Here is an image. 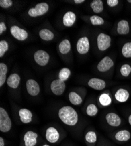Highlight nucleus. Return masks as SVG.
Returning a JSON list of instances; mask_svg holds the SVG:
<instances>
[{
  "instance_id": "nucleus-1",
  "label": "nucleus",
  "mask_w": 131,
  "mask_h": 146,
  "mask_svg": "<svg viewBox=\"0 0 131 146\" xmlns=\"http://www.w3.org/2000/svg\"><path fill=\"white\" fill-rule=\"evenodd\" d=\"M58 116L65 125L69 126L76 125L78 121L77 112L70 106H64L59 109Z\"/></svg>"
},
{
  "instance_id": "nucleus-2",
  "label": "nucleus",
  "mask_w": 131,
  "mask_h": 146,
  "mask_svg": "<svg viewBox=\"0 0 131 146\" xmlns=\"http://www.w3.org/2000/svg\"><path fill=\"white\" fill-rule=\"evenodd\" d=\"M12 127V121L5 109L0 108V131L3 133H7L10 131Z\"/></svg>"
},
{
  "instance_id": "nucleus-3",
  "label": "nucleus",
  "mask_w": 131,
  "mask_h": 146,
  "mask_svg": "<svg viewBox=\"0 0 131 146\" xmlns=\"http://www.w3.org/2000/svg\"><path fill=\"white\" fill-rule=\"evenodd\" d=\"M49 9V5L46 3H39L35 5L34 8H31L28 12V15L31 17H40L46 14Z\"/></svg>"
},
{
  "instance_id": "nucleus-4",
  "label": "nucleus",
  "mask_w": 131,
  "mask_h": 146,
  "mask_svg": "<svg viewBox=\"0 0 131 146\" xmlns=\"http://www.w3.org/2000/svg\"><path fill=\"white\" fill-rule=\"evenodd\" d=\"M111 38L110 36L104 33H101L97 37V45L101 51H105L111 46Z\"/></svg>"
},
{
  "instance_id": "nucleus-5",
  "label": "nucleus",
  "mask_w": 131,
  "mask_h": 146,
  "mask_svg": "<svg viewBox=\"0 0 131 146\" xmlns=\"http://www.w3.org/2000/svg\"><path fill=\"white\" fill-rule=\"evenodd\" d=\"M34 58L35 62L40 66H46L49 62L50 56L44 50H40L34 53Z\"/></svg>"
},
{
  "instance_id": "nucleus-6",
  "label": "nucleus",
  "mask_w": 131,
  "mask_h": 146,
  "mask_svg": "<svg viewBox=\"0 0 131 146\" xmlns=\"http://www.w3.org/2000/svg\"><path fill=\"white\" fill-rule=\"evenodd\" d=\"M65 88L66 85L65 82L59 79L54 80L51 84V90L55 95L59 96L62 95Z\"/></svg>"
},
{
  "instance_id": "nucleus-7",
  "label": "nucleus",
  "mask_w": 131,
  "mask_h": 146,
  "mask_svg": "<svg viewBox=\"0 0 131 146\" xmlns=\"http://www.w3.org/2000/svg\"><path fill=\"white\" fill-rule=\"evenodd\" d=\"M10 32L12 36L14 38L20 41L25 40L28 37V34L26 30L21 29L19 27L16 25L11 27L10 29Z\"/></svg>"
},
{
  "instance_id": "nucleus-8",
  "label": "nucleus",
  "mask_w": 131,
  "mask_h": 146,
  "mask_svg": "<svg viewBox=\"0 0 131 146\" xmlns=\"http://www.w3.org/2000/svg\"><path fill=\"white\" fill-rule=\"evenodd\" d=\"M38 135L37 133L30 130L24 136V143L25 146H35L38 143Z\"/></svg>"
},
{
  "instance_id": "nucleus-9",
  "label": "nucleus",
  "mask_w": 131,
  "mask_h": 146,
  "mask_svg": "<svg viewBox=\"0 0 131 146\" xmlns=\"http://www.w3.org/2000/svg\"><path fill=\"white\" fill-rule=\"evenodd\" d=\"M90 48L89 39L87 37L80 38L77 43V50L81 54H85L88 53Z\"/></svg>"
},
{
  "instance_id": "nucleus-10",
  "label": "nucleus",
  "mask_w": 131,
  "mask_h": 146,
  "mask_svg": "<svg viewBox=\"0 0 131 146\" xmlns=\"http://www.w3.org/2000/svg\"><path fill=\"white\" fill-rule=\"evenodd\" d=\"M27 92L31 96H35L40 92V87L38 83L33 79H30L26 82Z\"/></svg>"
},
{
  "instance_id": "nucleus-11",
  "label": "nucleus",
  "mask_w": 131,
  "mask_h": 146,
  "mask_svg": "<svg viewBox=\"0 0 131 146\" xmlns=\"http://www.w3.org/2000/svg\"><path fill=\"white\" fill-rule=\"evenodd\" d=\"M59 133L56 129L54 127H50L47 129L45 133L46 140L50 143L54 144L59 140Z\"/></svg>"
},
{
  "instance_id": "nucleus-12",
  "label": "nucleus",
  "mask_w": 131,
  "mask_h": 146,
  "mask_svg": "<svg viewBox=\"0 0 131 146\" xmlns=\"http://www.w3.org/2000/svg\"><path fill=\"white\" fill-rule=\"evenodd\" d=\"M114 65V61L110 57L106 56L100 61L97 66V68L100 72H106L110 70Z\"/></svg>"
},
{
  "instance_id": "nucleus-13",
  "label": "nucleus",
  "mask_w": 131,
  "mask_h": 146,
  "mask_svg": "<svg viewBox=\"0 0 131 146\" xmlns=\"http://www.w3.org/2000/svg\"><path fill=\"white\" fill-rule=\"evenodd\" d=\"M105 119L107 123L112 127H119L122 123L121 117L116 113L113 112H110L106 114Z\"/></svg>"
},
{
  "instance_id": "nucleus-14",
  "label": "nucleus",
  "mask_w": 131,
  "mask_h": 146,
  "mask_svg": "<svg viewBox=\"0 0 131 146\" xmlns=\"http://www.w3.org/2000/svg\"><path fill=\"white\" fill-rule=\"evenodd\" d=\"M88 85L91 88L98 91L103 90L106 86V82L104 80L97 78L90 79L88 82Z\"/></svg>"
},
{
  "instance_id": "nucleus-15",
  "label": "nucleus",
  "mask_w": 131,
  "mask_h": 146,
  "mask_svg": "<svg viewBox=\"0 0 131 146\" xmlns=\"http://www.w3.org/2000/svg\"><path fill=\"white\" fill-rule=\"evenodd\" d=\"M20 120L22 123L28 124L31 122L32 119V113L29 109L26 108H22L18 112Z\"/></svg>"
},
{
  "instance_id": "nucleus-16",
  "label": "nucleus",
  "mask_w": 131,
  "mask_h": 146,
  "mask_svg": "<svg viewBox=\"0 0 131 146\" xmlns=\"http://www.w3.org/2000/svg\"><path fill=\"white\" fill-rule=\"evenodd\" d=\"M114 138L119 142H126L130 139L131 133L127 130H121L115 134Z\"/></svg>"
},
{
  "instance_id": "nucleus-17",
  "label": "nucleus",
  "mask_w": 131,
  "mask_h": 146,
  "mask_svg": "<svg viewBox=\"0 0 131 146\" xmlns=\"http://www.w3.org/2000/svg\"><path fill=\"white\" fill-rule=\"evenodd\" d=\"M115 100L121 103L126 102L129 98V92L124 88H120L116 91L115 94Z\"/></svg>"
},
{
  "instance_id": "nucleus-18",
  "label": "nucleus",
  "mask_w": 131,
  "mask_h": 146,
  "mask_svg": "<svg viewBox=\"0 0 131 146\" xmlns=\"http://www.w3.org/2000/svg\"><path fill=\"white\" fill-rule=\"evenodd\" d=\"M21 78L17 73L11 74L7 81V84L9 87L13 89H17L20 83Z\"/></svg>"
},
{
  "instance_id": "nucleus-19",
  "label": "nucleus",
  "mask_w": 131,
  "mask_h": 146,
  "mask_svg": "<svg viewBox=\"0 0 131 146\" xmlns=\"http://www.w3.org/2000/svg\"><path fill=\"white\" fill-rule=\"evenodd\" d=\"M76 20V15L72 11H68L65 14L63 17V23L65 27H72Z\"/></svg>"
},
{
  "instance_id": "nucleus-20",
  "label": "nucleus",
  "mask_w": 131,
  "mask_h": 146,
  "mask_svg": "<svg viewBox=\"0 0 131 146\" xmlns=\"http://www.w3.org/2000/svg\"><path fill=\"white\" fill-rule=\"evenodd\" d=\"M130 31L129 22L126 20H121L118 23L117 32L120 35H127Z\"/></svg>"
},
{
  "instance_id": "nucleus-21",
  "label": "nucleus",
  "mask_w": 131,
  "mask_h": 146,
  "mask_svg": "<svg viewBox=\"0 0 131 146\" xmlns=\"http://www.w3.org/2000/svg\"><path fill=\"white\" fill-rule=\"evenodd\" d=\"M85 140L88 146H94L97 141V135L93 131H89L85 136Z\"/></svg>"
},
{
  "instance_id": "nucleus-22",
  "label": "nucleus",
  "mask_w": 131,
  "mask_h": 146,
  "mask_svg": "<svg viewBox=\"0 0 131 146\" xmlns=\"http://www.w3.org/2000/svg\"><path fill=\"white\" fill-rule=\"evenodd\" d=\"M91 8L95 13L99 14L103 10V3L101 0H93L90 4Z\"/></svg>"
},
{
  "instance_id": "nucleus-23",
  "label": "nucleus",
  "mask_w": 131,
  "mask_h": 146,
  "mask_svg": "<svg viewBox=\"0 0 131 146\" xmlns=\"http://www.w3.org/2000/svg\"><path fill=\"white\" fill-rule=\"evenodd\" d=\"M68 98L70 102L74 105H81L83 101L82 97L74 91H71L69 92Z\"/></svg>"
},
{
  "instance_id": "nucleus-24",
  "label": "nucleus",
  "mask_w": 131,
  "mask_h": 146,
  "mask_svg": "<svg viewBox=\"0 0 131 146\" xmlns=\"http://www.w3.org/2000/svg\"><path fill=\"white\" fill-rule=\"evenodd\" d=\"M40 37L45 41H50L54 38V34L52 31L48 29H42L39 32Z\"/></svg>"
},
{
  "instance_id": "nucleus-25",
  "label": "nucleus",
  "mask_w": 131,
  "mask_h": 146,
  "mask_svg": "<svg viewBox=\"0 0 131 146\" xmlns=\"http://www.w3.org/2000/svg\"><path fill=\"white\" fill-rule=\"evenodd\" d=\"M8 68L5 64L0 63V87H2L6 81Z\"/></svg>"
},
{
  "instance_id": "nucleus-26",
  "label": "nucleus",
  "mask_w": 131,
  "mask_h": 146,
  "mask_svg": "<svg viewBox=\"0 0 131 146\" xmlns=\"http://www.w3.org/2000/svg\"><path fill=\"white\" fill-rule=\"evenodd\" d=\"M59 50L63 54H67L71 50V43L67 39L62 40L59 45Z\"/></svg>"
},
{
  "instance_id": "nucleus-27",
  "label": "nucleus",
  "mask_w": 131,
  "mask_h": 146,
  "mask_svg": "<svg viewBox=\"0 0 131 146\" xmlns=\"http://www.w3.org/2000/svg\"><path fill=\"white\" fill-rule=\"evenodd\" d=\"M112 99L108 94H102L99 97V102L100 104L103 106H110L112 103Z\"/></svg>"
},
{
  "instance_id": "nucleus-28",
  "label": "nucleus",
  "mask_w": 131,
  "mask_h": 146,
  "mask_svg": "<svg viewBox=\"0 0 131 146\" xmlns=\"http://www.w3.org/2000/svg\"><path fill=\"white\" fill-rule=\"evenodd\" d=\"M86 112H87V114L88 116L91 117H93V116H96L98 113V108L95 104H91L87 106Z\"/></svg>"
},
{
  "instance_id": "nucleus-29",
  "label": "nucleus",
  "mask_w": 131,
  "mask_h": 146,
  "mask_svg": "<svg viewBox=\"0 0 131 146\" xmlns=\"http://www.w3.org/2000/svg\"><path fill=\"white\" fill-rule=\"evenodd\" d=\"M71 75V71L68 68H62L59 72V79L63 81H67Z\"/></svg>"
},
{
  "instance_id": "nucleus-30",
  "label": "nucleus",
  "mask_w": 131,
  "mask_h": 146,
  "mask_svg": "<svg viewBox=\"0 0 131 146\" xmlns=\"http://www.w3.org/2000/svg\"><path fill=\"white\" fill-rule=\"evenodd\" d=\"M122 53L125 58H131V42H127L122 47Z\"/></svg>"
},
{
  "instance_id": "nucleus-31",
  "label": "nucleus",
  "mask_w": 131,
  "mask_h": 146,
  "mask_svg": "<svg viewBox=\"0 0 131 146\" xmlns=\"http://www.w3.org/2000/svg\"><path fill=\"white\" fill-rule=\"evenodd\" d=\"M90 21L91 23L94 26L97 25H102L104 23L105 21L104 19L98 16V15H92L90 17Z\"/></svg>"
},
{
  "instance_id": "nucleus-32",
  "label": "nucleus",
  "mask_w": 131,
  "mask_h": 146,
  "mask_svg": "<svg viewBox=\"0 0 131 146\" xmlns=\"http://www.w3.org/2000/svg\"><path fill=\"white\" fill-rule=\"evenodd\" d=\"M121 74L123 77H127L131 73V67L129 64H125L122 66L120 70Z\"/></svg>"
},
{
  "instance_id": "nucleus-33",
  "label": "nucleus",
  "mask_w": 131,
  "mask_h": 146,
  "mask_svg": "<svg viewBox=\"0 0 131 146\" xmlns=\"http://www.w3.org/2000/svg\"><path fill=\"white\" fill-rule=\"evenodd\" d=\"M8 48L9 45L7 41L1 40L0 42V57H3L5 52L8 50Z\"/></svg>"
},
{
  "instance_id": "nucleus-34",
  "label": "nucleus",
  "mask_w": 131,
  "mask_h": 146,
  "mask_svg": "<svg viewBox=\"0 0 131 146\" xmlns=\"http://www.w3.org/2000/svg\"><path fill=\"white\" fill-rule=\"evenodd\" d=\"M13 5V1L11 0H1L0 1V7L3 8H8Z\"/></svg>"
},
{
  "instance_id": "nucleus-35",
  "label": "nucleus",
  "mask_w": 131,
  "mask_h": 146,
  "mask_svg": "<svg viewBox=\"0 0 131 146\" xmlns=\"http://www.w3.org/2000/svg\"><path fill=\"white\" fill-rule=\"evenodd\" d=\"M106 3L110 7H114L119 4L118 0H107Z\"/></svg>"
},
{
  "instance_id": "nucleus-36",
  "label": "nucleus",
  "mask_w": 131,
  "mask_h": 146,
  "mask_svg": "<svg viewBox=\"0 0 131 146\" xmlns=\"http://www.w3.org/2000/svg\"><path fill=\"white\" fill-rule=\"evenodd\" d=\"M7 29V27L5 24L4 22H1L0 23V34H2L4 32H5Z\"/></svg>"
},
{
  "instance_id": "nucleus-37",
  "label": "nucleus",
  "mask_w": 131,
  "mask_h": 146,
  "mask_svg": "<svg viewBox=\"0 0 131 146\" xmlns=\"http://www.w3.org/2000/svg\"><path fill=\"white\" fill-rule=\"evenodd\" d=\"M0 146H5V140L2 137H0Z\"/></svg>"
},
{
  "instance_id": "nucleus-38",
  "label": "nucleus",
  "mask_w": 131,
  "mask_h": 146,
  "mask_svg": "<svg viewBox=\"0 0 131 146\" xmlns=\"http://www.w3.org/2000/svg\"><path fill=\"white\" fill-rule=\"evenodd\" d=\"M84 2H85L84 0H75V1H74V3L77 4H81V3H83Z\"/></svg>"
},
{
  "instance_id": "nucleus-39",
  "label": "nucleus",
  "mask_w": 131,
  "mask_h": 146,
  "mask_svg": "<svg viewBox=\"0 0 131 146\" xmlns=\"http://www.w3.org/2000/svg\"><path fill=\"white\" fill-rule=\"evenodd\" d=\"M128 122H129V124L131 126V115H130L128 117Z\"/></svg>"
},
{
  "instance_id": "nucleus-40",
  "label": "nucleus",
  "mask_w": 131,
  "mask_h": 146,
  "mask_svg": "<svg viewBox=\"0 0 131 146\" xmlns=\"http://www.w3.org/2000/svg\"><path fill=\"white\" fill-rule=\"evenodd\" d=\"M42 146H50V145H48V144H44V145H42Z\"/></svg>"
},
{
  "instance_id": "nucleus-41",
  "label": "nucleus",
  "mask_w": 131,
  "mask_h": 146,
  "mask_svg": "<svg viewBox=\"0 0 131 146\" xmlns=\"http://www.w3.org/2000/svg\"><path fill=\"white\" fill-rule=\"evenodd\" d=\"M128 2L129 3H130V4H131V0H128Z\"/></svg>"
}]
</instances>
